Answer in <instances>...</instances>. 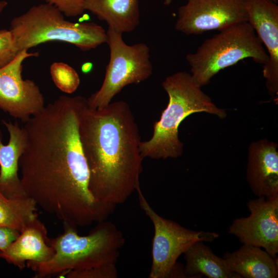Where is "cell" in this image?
Instances as JSON below:
<instances>
[{"instance_id":"obj_11","label":"cell","mask_w":278,"mask_h":278,"mask_svg":"<svg viewBox=\"0 0 278 278\" xmlns=\"http://www.w3.org/2000/svg\"><path fill=\"white\" fill-rule=\"evenodd\" d=\"M250 215L235 219L228 233L243 244L263 248L273 257L278 253V196L258 197L247 202Z\"/></svg>"},{"instance_id":"obj_2","label":"cell","mask_w":278,"mask_h":278,"mask_svg":"<svg viewBox=\"0 0 278 278\" xmlns=\"http://www.w3.org/2000/svg\"><path fill=\"white\" fill-rule=\"evenodd\" d=\"M80 141L89 172V188L98 201L116 206L141 187L142 142L127 102L93 109L87 102L79 125Z\"/></svg>"},{"instance_id":"obj_4","label":"cell","mask_w":278,"mask_h":278,"mask_svg":"<svg viewBox=\"0 0 278 278\" xmlns=\"http://www.w3.org/2000/svg\"><path fill=\"white\" fill-rule=\"evenodd\" d=\"M63 233L49 240L55 251L50 259L27 262L35 271V277L116 264L125 239L114 223L106 220L98 222L85 236L79 235L76 228L68 223H63Z\"/></svg>"},{"instance_id":"obj_3","label":"cell","mask_w":278,"mask_h":278,"mask_svg":"<svg viewBox=\"0 0 278 278\" xmlns=\"http://www.w3.org/2000/svg\"><path fill=\"white\" fill-rule=\"evenodd\" d=\"M162 86L168 96V103L160 119L153 125L151 137L141 142L142 157L166 159L180 157L183 144L179 138L178 128L189 115L206 112L224 119V109L217 107L186 72H178L167 77Z\"/></svg>"},{"instance_id":"obj_14","label":"cell","mask_w":278,"mask_h":278,"mask_svg":"<svg viewBox=\"0 0 278 278\" xmlns=\"http://www.w3.org/2000/svg\"><path fill=\"white\" fill-rule=\"evenodd\" d=\"M2 122L9 132V140L7 145L3 144L0 130V192L8 198L26 196L18 175L19 159L26 145V133L17 122Z\"/></svg>"},{"instance_id":"obj_21","label":"cell","mask_w":278,"mask_h":278,"mask_svg":"<svg viewBox=\"0 0 278 278\" xmlns=\"http://www.w3.org/2000/svg\"><path fill=\"white\" fill-rule=\"evenodd\" d=\"M21 51L10 30H0V68L13 60Z\"/></svg>"},{"instance_id":"obj_8","label":"cell","mask_w":278,"mask_h":278,"mask_svg":"<svg viewBox=\"0 0 278 278\" xmlns=\"http://www.w3.org/2000/svg\"><path fill=\"white\" fill-rule=\"evenodd\" d=\"M136 192L141 208L151 221L154 227L152 263L149 277H185L184 269L177 263L178 257L196 242L212 241L219 237L218 234L189 230L171 220L162 217L150 206L141 187Z\"/></svg>"},{"instance_id":"obj_20","label":"cell","mask_w":278,"mask_h":278,"mask_svg":"<svg viewBox=\"0 0 278 278\" xmlns=\"http://www.w3.org/2000/svg\"><path fill=\"white\" fill-rule=\"evenodd\" d=\"M50 74L55 85L62 92L72 94L79 86V76L75 70L68 64L56 62L50 67Z\"/></svg>"},{"instance_id":"obj_17","label":"cell","mask_w":278,"mask_h":278,"mask_svg":"<svg viewBox=\"0 0 278 278\" xmlns=\"http://www.w3.org/2000/svg\"><path fill=\"white\" fill-rule=\"evenodd\" d=\"M83 6L122 33L133 31L140 24L139 0H85Z\"/></svg>"},{"instance_id":"obj_25","label":"cell","mask_w":278,"mask_h":278,"mask_svg":"<svg viewBox=\"0 0 278 278\" xmlns=\"http://www.w3.org/2000/svg\"><path fill=\"white\" fill-rule=\"evenodd\" d=\"M92 69V64L91 63L87 62L84 63L81 67L82 71L83 73L86 74L89 73Z\"/></svg>"},{"instance_id":"obj_22","label":"cell","mask_w":278,"mask_h":278,"mask_svg":"<svg viewBox=\"0 0 278 278\" xmlns=\"http://www.w3.org/2000/svg\"><path fill=\"white\" fill-rule=\"evenodd\" d=\"M116 265L112 264L87 269L70 271L62 275L67 278H116L118 276Z\"/></svg>"},{"instance_id":"obj_24","label":"cell","mask_w":278,"mask_h":278,"mask_svg":"<svg viewBox=\"0 0 278 278\" xmlns=\"http://www.w3.org/2000/svg\"><path fill=\"white\" fill-rule=\"evenodd\" d=\"M20 235L18 230L6 226H0V251L6 250Z\"/></svg>"},{"instance_id":"obj_7","label":"cell","mask_w":278,"mask_h":278,"mask_svg":"<svg viewBox=\"0 0 278 278\" xmlns=\"http://www.w3.org/2000/svg\"><path fill=\"white\" fill-rule=\"evenodd\" d=\"M107 34L110 59L101 87L87 99L88 107L93 109L108 106L124 87L139 83L152 74L150 49L147 44L128 45L122 33L110 28Z\"/></svg>"},{"instance_id":"obj_10","label":"cell","mask_w":278,"mask_h":278,"mask_svg":"<svg viewBox=\"0 0 278 278\" xmlns=\"http://www.w3.org/2000/svg\"><path fill=\"white\" fill-rule=\"evenodd\" d=\"M246 22L245 0H187L178 9L175 27L186 35H196Z\"/></svg>"},{"instance_id":"obj_9","label":"cell","mask_w":278,"mask_h":278,"mask_svg":"<svg viewBox=\"0 0 278 278\" xmlns=\"http://www.w3.org/2000/svg\"><path fill=\"white\" fill-rule=\"evenodd\" d=\"M38 53L23 50L7 65L0 68V109L25 123L45 107L44 96L32 80L23 79V62Z\"/></svg>"},{"instance_id":"obj_28","label":"cell","mask_w":278,"mask_h":278,"mask_svg":"<svg viewBox=\"0 0 278 278\" xmlns=\"http://www.w3.org/2000/svg\"><path fill=\"white\" fill-rule=\"evenodd\" d=\"M272 1L273 2H274V3H276V4H277V2H278V0H272Z\"/></svg>"},{"instance_id":"obj_13","label":"cell","mask_w":278,"mask_h":278,"mask_svg":"<svg viewBox=\"0 0 278 278\" xmlns=\"http://www.w3.org/2000/svg\"><path fill=\"white\" fill-rule=\"evenodd\" d=\"M278 146L267 139L251 143L248 147L246 178L257 197L278 196Z\"/></svg>"},{"instance_id":"obj_1","label":"cell","mask_w":278,"mask_h":278,"mask_svg":"<svg viewBox=\"0 0 278 278\" xmlns=\"http://www.w3.org/2000/svg\"><path fill=\"white\" fill-rule=\"evenodd\" d=\"M87 99L62 95L22 127L26 145L19 161L26 195L43 210L75 227L106 220L115 206L97 200L79 134Z\"/></svg>"},{"instance_id":"obj_12","label":"cell","mask_w":278,"mask_h":278,"mask_svg":"<svg viewBox=\"0 0 278 278\" xmlns=\"http://www.w3.org/2000/svg\"><path fill=\"white\" fill-rule=\"evenodd\" d=\"M247 22L255 31L268 59L263 74L270 95L278 96V6L272 0H245Z\"/></svg>"},{"instance_id":"obj_15","label":"cell","mask_w":278,"mask_h":278,"mask_svg":"<svg viewBox=\"0 0 278 278\" xmlns=\"http://www.w3.org/2000/svg\"><path fill=\"white\" fill-rule=\"evenodd\" d=\"M47 235L45 225L37 217L20 233L18 238L6 250L0 251V257L20 269L25 267L26 262H46L55 253Z\"/></svg>"},{"instance_id":"obj_27","label":"cell","mask_w":278,"mask_h":278,"mask_svg":"<svg viewBox=\"0 0 278 278\" xmlns=\"http://www.w3.org/2000/svg\"><path fill=\"white\" fill-rule=\"evenodd\" d=\"M172 2V0H164V4L165 5H169Z\"/></svg>"},{"instance_id":"obj_16","label":"cell","mask_w":278,"mask_h":278,"mask_svg":"<svg viewBox=\"0 0 278 278\" xmlns=\"http://www.w3.org/2000/svg\"><path fill=\"white\" fill-rule=\"evenodd\" d=\"M223 258L228 269L241 278L278 277L277 258L261 248L243 244L233 252H226Z\"/></svg>"},{"instance_id":"obj_23","label":"cell","mask_w":278,"mask_h":278,"mask_svg":"<svg viewBox=\"0 0 278 278\" xmlns=\"http://www.w3.org/2000/svg\"><path fill=\"white\" fill-rule=\"evenodd\" d=\"M57 8L64 15L75 17L82 14L84 11L85 0H44Z\"/></svg>"},{"instance_id":"obj_6","label":"cell","mask_w":278,"mask_h":278,"mask_svg":"<svg viewBox=\"0 0 278 278\" xmlns=\"http://www.w3.org/2000/svg\"><path fill=\"white\" fill-rule=\"evenodd\" d=\"M246 58L263 65L268 59L263 44L248 22L219 31L186 57L192 77L201 88L220 71Z\"/></svg>"},{"instance_id":"obj_26","label":"cell","mask_w":278,"mask_h":278,"mask_svg":"<svg viewBox=\"0 0 278 278\" xmlns=\"http://www.w3.org/2000/svg\"><path fill=\"white\" fill-rule=\"evenodd\" d=\"M8 3L4 0H0V14L3 12L4 9L7 7Z\"/></svg>"},{"instance_id":"obj_19","label":"cell","mask_w":278,"mask_h":278,"mask_svg":"<svg viewBox=\"0 0 278 278\" xmlns=\"http://www.w3.org/2000/svg\"><path fill=\"white\" fill-rule=\"evenodd\" d=\"M37 207L27 196L8 198L0 192V226L10 227L21 233L38 217Z\"/></svg>"},{"instance_id":"obj_18","label":"cell","mask_w":278,"mask_h":278,"mask_svg":"<svg viewBox=\"0 0 278 278\" xmlns=\"http://www.w3.org/2000/svg\"><path fill=\"white\" fill-rule=\"evenodd\" d=\"M183 254L185 277L204 275L208 278H241L230 271L223 258L214 254L203 241L196 242Z\"/></svg>"},{"instance_id":"obj_5","label":"cell","mask_w":278,"mask_h":278,"mask_svg":"<svg viewBox=\"0 0 278 278\" xmlns=\"http://www.w3.org/2000/svg\"><path fill=\"white\" fill-rule=\"evenodd\" d=\"M64 15L49 3L34 5L14 18L9 30L20 51L54 41L73 44L82 51L107 43V31L101 26L94 22H72Z\"/></svg>"}]
</instances>
